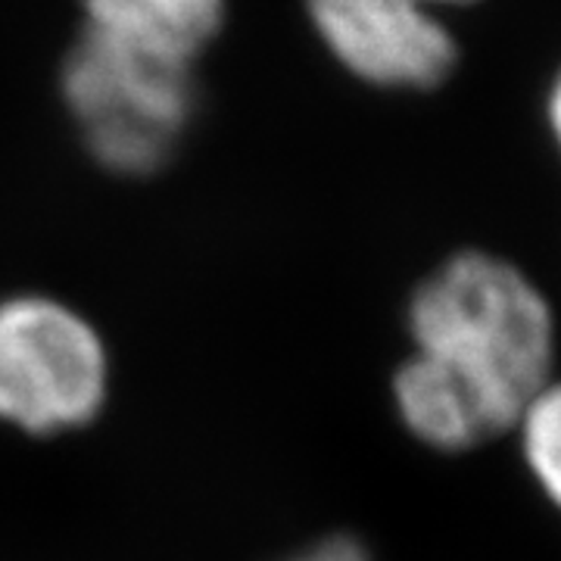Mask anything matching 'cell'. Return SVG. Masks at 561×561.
Masks as SVG:
<instances>
[{
  "instance_id": "9c48e42d",
  "label": "cell",
  "mask_w": 561,
  "mask_h": 561,
  "mask_svg": "<svg viewBox=\"0 0 561 561\" xmlns=\"http://www.w3.org/2000/svg\"><path fill=\"white\" fill-rule=\"evenodd\" d=\"M552 128H556V138L561 144V81L559 88H556V94H552Z\"/></svg>"
},
{
  "instance_id": "ba28073f",
  "label": "cell",
  "mask_w": 561,
  "mask_h": 561,
  "mask_svg": "<svg viewBox=\"0 0 561 561\" xmlns=\"http://www.w3.org/2000/svg\"><path fill=\"white\" fill-rule=\"evenodd\" d=\"M294 561H368V552L350 537H334V540L312 546L309 552H302L300 559Z\"/></svg>"
},
{
  "instance_id": "5b68a950",
  "label": "cell",
  "mask_w": 561,
  "mask_h": 561,
  "mask_svg": "<svg viewBox=\"0 0 561 561\" xmlns=\"http://www.w3.org/2000/svg\"><path fill=\"white\" fill-rule=\"evenodd\" d=\"M84 35L191 69L216 38L225 0H81Z\"/></svg>"
},
{
  "instance_id": "30bf717a",
  "label": "cell",
  "mask_w": 561,
  "mask_h": 561,
  "mask_svg": "<svg viewBox=\"0 0 561 561\" xmlns=\"http://www.w3.org/2000/svg\"><path fill=\"white\" fill-rule=\"evenodd\" d=\"M424 3L431 7V3H465V0H424Z\"/></svg>"
},
{
  "instance_id": "52a82bcc",
  "label": "cell",
  "mask_w": 561,
  "mask_h": 561,
  "mask_svg": "<svg viewBox=\"0 0 561 561\" xmlns=\"http://www.w3.org/2000/svg\"><path fill=\"white\" fill-rule=\"evenodd\" d=\"M512 434L518 437L522 459L546 502L561 512V378H549L524 402Z\"/></svg>"
},
{
  "instance_id": "7a4b0ae2",
  "label": "cell",
  "mask_w": 561,
  "mask_h": 561,
  "mask_svg": "<svg viewBox=\"0 0 561 561\" xmlns=\"http://www.w3.org/2000/svg\"><path fill=\"white\" fill-rule=\"evenodd\" d=\"M62 98L91 157L119 175H150L194 113L191 69L84 35L62 62Z\"/></svg>"
},
{
  "instance_id": "3957f363",
  "label": "cell",
  "mask_w": 561,
  "mask_h": 561,
  "mask_svg": "<svg viewBox=\"0 0 561 561\" xmlns=\"http://www.w3.org/2000/svg\"><path fill=\"white\" fill-rule=\"evenodd\" d=\"M103 397L106 353L79 312L47 297L0 302V421L60 434L94 419Z\"/></svg>"
},
{
  "instance_id": "277c9868",
  "label": "cell",
  "mask_w": 561,
  "mask_h": 561,
  "mask_svg": "<svg viewBox=\"0 0 561 561\" xmlns=\"http://www.w3.org/2000/svg\"><path fill=\"white\" fill-rule=\"evenodd\" d=\"M331 54L359 79L431 88L453 69L456 44L424 0H309Z\"/></svg>"
},
{
  "instance_id": "6da1fadb",
  "label": "cell",
  "mask_w": 561,
  "mask_h": 561,
  "mask_svg": "<svg viewBox=\"0 0 561 561\" xmlns=\"http://www.w3.org/2000/svg\"><path fill=\"white\" fill-rule=\"evenodd\" d=\"M412 353L471 387L508 434L556 375L559 328L552 302L515 262L461 250L421 280L409 300Z\"/></svg>"
},
{
  "instance_id": "8992f818",
  "label": "cell",
  "mask_w": 561,
  "mask_h": 561,
  "mask_svg": "<svg viewBox=\"0 0 561 561\" xmlns=\"http://www.w3.org/2000/svg\"><path fill=\"white\" fill-rule=\"evenodd\" d=\"M393 402L402 427L437 453H471L508 434L505 421L474 390L419 353L397 368Z\"/></svg>"
}]
</instances>
